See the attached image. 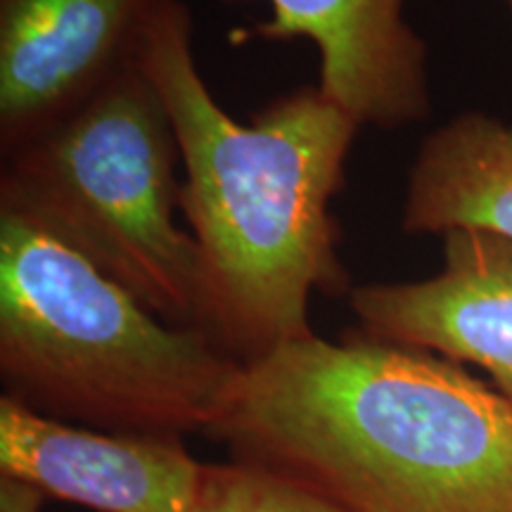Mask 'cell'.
Segmentation results:
<instances>
[{"mask_svg": "<svg viewBox=\"0 0 512 512\" xmlns=\"http://www.w3.org/2000/svg\"><path fill=\"white\" fill-rule=\"evenodd\" d=\"M138 60L181 147V214L200 256L195 330L242 366L316 335L313 294L354 290L332 200L361 124L320 86L235 121L197 69L185 0L159 12Z\"/></svg>", "mask_w": 512, "mask_h": 512, "instance_id": "cell-1", "label": "cell"}, {"mask_svg": "<svg viewBox=\"0 0 512 512\" xmlns=\"http://www.w3.org/2000/svg\"><path fill=\"white\" fill-rule=\"evenodd\" d=\"M209 437L342 512H512V403L451 358L358 328L242 368Z\"/></svg>", "mask_w": 512, "mask_h": 512, "instance_id": "cell-2", "label": "cell"}, {"mask_svg": "<svg viewBox=\"0 0 512 512\" xmlns=\"http://www.w3.org/2000/svg\"><path fill=\"white\" fill-rule=\"evenodd\" d=\"M242 363L171 325L24 219L0 211L3 396L102 432L209 434Z\"/></svg>", "mask_w": 512, "mask_h": 512, "instance_id": "cell-3", "label": "cell"}, {"mask_svg": "<svg viewBox=\"0 0 512 512\" xmlns=\"http://www.w3.org/2000/svg\"><path fill=\"white\" fill-rule=\"evenodd\" d=\"M178 164L174 121L136 60L3 157L0 211L74 249L166 323L195 328L200 256L176 223Z\"/></svg>", "mask_w": 512, "mask_h": 512, "instance_id": "cell-4", "label": "cell"}, {"mask_svg": "<svg viewBox=\"0 0 512 512\" xmlns=\"http://www.w3.org/2000/svg\"><path fill=\"white\" fill-rule=\"evenodd\" d=\"M174 0H0V155L46 133L138 60Z\"/></svg>", "mask_w": 512, "mask_h": 512, "instance_id": "cell-5", "label": "cell"}, {"mask_svg": "<svg viewBox=\"0 0 512 512\" xmlns=\"http://www.w3.org/2000/svg\"><path fill=\"white\" fill-rule=\"evenodd\" d=\"M207 463L183 437L102 432L0 396V477L95 512H192Z\"/></svg>", "mask_w": 512, "mask_h": 512, "instance_id": "cell-6", "label": "cell"}, {"mask_svg": "<svg viewBox=\"0 0 512 512\" xmlns=\"http://www.w3.org/2000/svg\"><path fill=\"white\" fill-rule=\"evenodd\" d=\"M358 330L482 368L512 403V242L479 230L441 235V268L411 283L358 285Z\"/></svg>", "mask_w": 512, "mask_h": 512, "instance_id": "cell-7", "label": "cell"}, {"mask_svg": "<svg viewBox=\"0 0 512 512\" xmlns=\"http://www.w3.org/2000/svg\"><path fill=\"white\" fill-rule=\"evenodd\" d=\"M271 19L233 41L306 38L320 55L318 86L358 124L396 131L432 112L427 43L406 0H268Z\"/></svg>", "mask_w": 512, "mask_h": 512, "instance_id": "cell-8", "label": "cell"}, {"mask_svg": "<svg viewBox=\"0 0 512 512\" xmlns=\"http://www.w3.org/2000/svg\"><path fill=\"white\" fill-rule=\"evenodd\" d=\"M401 228L479 230L512 242V121L463 112L422 140L408 171Z\"/></svg>", "mask_w": 512, "mask_h": 512, "instance_id": "cell-9", "label": "cell"}, {"mask_svg": "<svg viewBox=\"0 0 512 512\" xmlns=\"http://www.w3.org/2000/svg\"><path fill=\"white\" fill-rule=\"evenodd\" d=\"M192 512H342L302 484L242 463L207 465Z\"/></svg>", "mask_w": 512, "mask_h": 512, "instance_id": "cell-10", "label": "cell"}, {"mask_svg": "<svg viewBox=\"0 0 512 512\" xmlns=\"http://www.w3.org/2000/svg\"><path fill=\"white\" fill-rule=\"evenodd\" d=\"M46 496L31 486L0 477V512H41Z\"/></svg>", "mask_w": 512, "mask_h": 512, "instance_id": "cell-11", "label": "cell"}, {"mask_svg": "<svg viewBox=\"0 0 512 512\" xmlns=\"http://www.w3.org/2000/svg\"><path fill=\"white\" fill-rule=\"evenodd\" d=\"M508 5H510V12H512V0H508Z\"/></svg>", "mask_w": 512, "mask_h": 512, "instance_id": "cell-12", "label": "cell"}]
</instances>
